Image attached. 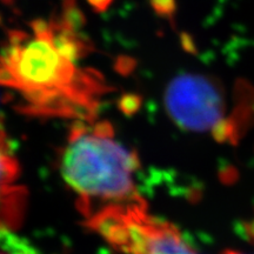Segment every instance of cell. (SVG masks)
<instances>
[{
    "instance_id": "obj_1",
    "label": "cell",
    "mask_w": 254,
    "mask_h": 254,
    "mask_svg": "<svg viewBox=\"0 0 254 254\" xmlns=\"http://www.w3.org/2000/svg\"><path fill=\"white\" fill-rule=\"evenodd\" d=\"M33 36L9 31L1 57V82L23 97V110L45 117L91 122L99 98L111 88L103 75L80 68L59 51L50 21L31 23Z\"/></svg>"
},
{
    "instance_id": "obj_2",
    "label": "cell",
    "mask_w": 254,
    "mask_h": 254,
    "mask_svg": "<svg viewBox=\"0 0 254 254\" xmlns=\"http://www.w3.org/2000/svg\"><path fill=\"white\" fill-rule=\"evenodd\" d=\"M139 166L136 154L116 140L107 123H78L59 163L63 179L79 196L85 217L94 205L101 209L140 200L134 183Z\"/></svg>"
},
{
    "instance_id": "obj_3",
    "label": "cell",
    "mask_w": 254,
    "mask_h": 254,
    "mask_svg": "<svg viewBox=\"0 0 254 254\" xmlns=\"http://www.w3.org/2000/svg\"><path fill=\"white\" fill-rule=\"evenodd\" d=\"M87 225L123 254H199L176 226L148 214L141 199L101 208Z\"/></svg>"
},
{
    "instance_id": "obj_4",
    "label": "cell",
    "mask_w": 254,
    "mask_h": 254,
    "mask_svg": "<svg viewBox=\"0 0 254 254\" xmlns=\"http://www.w3.org/2000/svg\"><path fill=\"white\" fill-rule=\"evenodd\" d=\"M165 109L182 129L209 133L219 141L234 140V129L226 117V99L217 79L201 74H180L167 85Z\"/></svg>"
},
{
    "instance_id": "obj_5",
    "label": "cell",
    "mask_w": 254,
    "mask_h": 254,
    "mask_svg": "<svg viewBox=\"0 0 254 254\" xmlns=\"http://www.w3.org/2000/svg\"><path fill=\"white\" fill-rule=\"evenodd\" d=\"M1 254H40L24 238L17 236L13 230L1 227Z\"/></svg>"
},
{
    "instance_id": "obj_6",
    "label": "cell",
    "mask_w": 254,
    "mask_h": 254,
    "mask_svg": "<svg viewBox=\"0 0 254 254\" xmlns=\"http://www.w3.org/2000/svg\"><path fill=\"white\" fill-rule=\"evenodd\" d=\"M150 1L155 13L172 20L177 9L176 0H150Z\"/></svg>"
},
{
    "instance_id": "obj_7",
    "label": "cell",
    "mask_w": 254,
    "mask_h": 254,
    "mask_svg": "<svg viewBox=\"0 0 254 254\" xmlns=\"http://www.w3.org/2000/svg\"><path fill=\"white\" fill-rule=\"evenodd\" d=\"M87 2L97 12H104L109 8V6L112 4L113 0H87Z\"/></svg>"
},
{
    "instance_id": "obj_8",
    "label": "cell",
    "mask_w": 254,
    "mask_h": 254,
    "mask_svg": "<svg viewBox=\"0 0 254 254\" xmlns=\"http://www.w3.org/2000/svg\"><path fill=\"white\" fill-rule=\"evenodd\" d=\"M122 104L124 109L128 107L129 111H133V109L139 105V98L135 97V95H126V97L123 98Z\"/></svg>"
},
{
    "instance_id": "obj_9",
    "label": "cell",
    "mask_w": 254,
    "mask_h": 254,
    "mask_svg": "<svg viewBox=\"0 0 254 254\" xmlns=\"http://www.w3.org/2000/svg\"><path fill=\"white\" fill-rule=\"evenodd\" d=\"M182 44L184 49L189 51V52H194L195 51L194 43H193V39L189 36V34H185V33L182 34Z\"/></svg>"
},
{
    "instance_id": "obj_10",
    "label": "cell",
    "mask_w": 254,
    "mask_h": 254,
    "mask_svg": "<svg viewBox=\"0 0 254 254\" xmlns=\"http://www.w3.org/2000/svg\"><path fill=\"white\" fill-rule=\"evenodd\" d=\"M224 254H244V253L238 252V251H226Z\"/></svg>"
}]
</instances>
